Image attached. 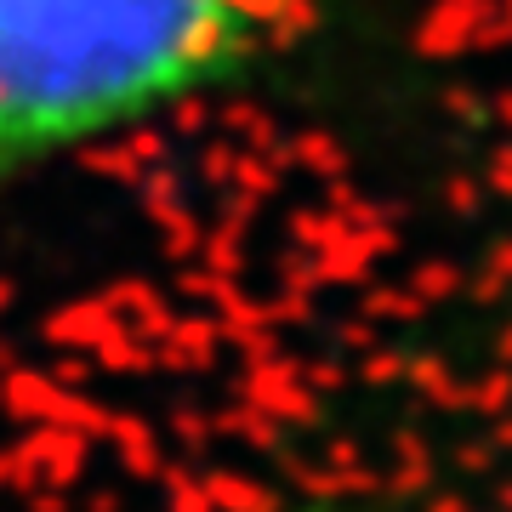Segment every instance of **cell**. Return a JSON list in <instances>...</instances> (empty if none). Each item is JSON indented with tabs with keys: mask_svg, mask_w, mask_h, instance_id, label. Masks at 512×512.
<instances>
[{
	"mask_svg": "<svg viewBox=\"0 0 512 512\" xmlns=\"http://www.w3.org/2000/svg\"><path fill=\"white\" fill-rule=\"evenodd\" d=\"M279 18L285 0H0V183L234 80Z\"/></svg>",
	"mask_w": 512,
	"mask_h": 512,
	"instance_id": "cell-1",
	"label": "cell"
}]
</instances>
